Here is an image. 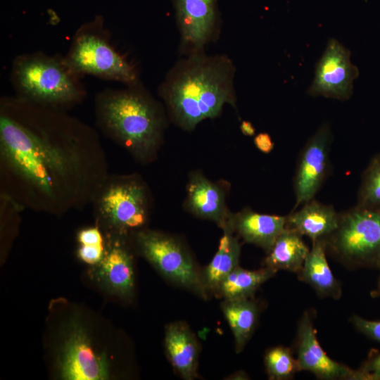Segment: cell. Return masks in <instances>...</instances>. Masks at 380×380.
I'll list each match as a JSON object with an SVG mask.
<instances>
[{"instance_id":"6da1fadb","label":"cell","mask_w":380,"mask_h":380,"mask_svg":"<svg viewBox=\"0 0 380 380\" xmlns=\"http://www.w3.org/2000/svg\"><path fill=\"white\" fill-rule=\"evenodd\" d=\"M110 174L95 129L63 108L1 99L0 193L60 216L91 205Z\"/></svg>"},{"instance_id":"7a4b0ae2","label":"cell","mask_w":380,"mask_h":380,"mask_svg":"<svg viewBox=\"0 0 380 380\" xmlns=\"http://www.w3.org/2000/svg\"><path fill=\"white\" fill-rule=\"evenodd\" d=\"M234 74V65L225 55L188 54L167 73L159 95L174 122L190 131L217 117L226 103L235 106Z\"/></svg>"},{"instance_id":"3957f363","label":"cell","mask_w":380,"mask_h":380,"mask_svg":"<svg viewBox=\"0 0 380 380\" xmlns=\"http://www.w3.org/2000/svg\"><path fill=\"white\" fill-rule=\"evenodd\" d=\"M98 129L138 163L153 161L161 144L165 118L160 104L139 82L122 89H105L96 96Z\"/></svg>"},{"instance_id":"277c9868","label":"cell","mask_w":380,"mask_h":380,"mask_svg":"<svg viewBox=\"0 0 380 380\" xmlns=\"http://www.w3.org/2000/svg\"><path fill=\"white\" fill-rule=\"evenodd\" d=\"M78 76L64 58L42 53L17 57L11 74L18 97L65 110L80 103L84 97Z\"/></svg>"},{"instance_id":"5b68a950","label":"cell","mask_w":380,"mask_h":380,"mask_svg":"<svg viewBox=\"0 0 380 380\" xmlns=\"http://www.w3.org/2000/svg\"><path fill=\"white\" fill-rule=\"evenodd\" d=\"M96 224L106 239H125L143 229L149 215L146 184L137 175L110 174L91 203Z\"/></svg>"},{"instance_id":"8992f818","label":"cell","mask_w":380,"mask_h":380,"mask_svg":"<svg viewBox=\"0 0 380 380\" xmlns=\"http://www.w3.org/2000/svg\"><path fill=\"white\" fill-rule=\"evenodd\" d=\"M323 241L327 252L348 269L380 270V208L356 205L341 213L337 228Z\"/></svg>"},{"instance_id":"52a82bcc","label":"cell","mask_w":380,"mask_h":380,"mask_svg":"<svg viewBox=\"0 0 380 380\" xmlns=\"http://www.w3.org/2000/svg\"><path fill=\"white\" fill-rule=\"evenodd\" d=\"M64 59L77 75H91L127 85L139 82L134 65L113 46L99 19L80 27Z\"/></svg>"},{"instance_id":"ba28073f","label":"cell","mask_w":380,"mask_h":380,"mask_svg":"<svg viewBox=\"0 0 380 380\" xmlns=\"http://www.w3.org/2000/svg\"><path fill=\"white\" fill-rule=\"evenodd\" d=\"M134 241L144 257L172 282L205 297L203 277L183 246L167 234L141 229Z\"/></svg>"},{"instance_id":"9c48e42d","label":"cell","mask_w":380,"mask_h":380,"mask_svg":"<svg viewBox=\"0 0 380 380\" xmlns=\"http://www.w3.org/2000/svg\"><path fill=\"white\" fill-rule=\"evenodd\" d=\"M332 133L324 122L308 139L301 150L293 177L295 205L293 210L314 199L330 169L329 152Z\"/></svg>"},{"instance_id":"30bf717a","label":"cell","mask_w":380,"mask_h":380,"mask_svg":"<svg viewBox=\"0 0 380 380\" xmlns=\"http://www.w3.org/2000/svg\"><path fill=\"white\" fill-rule=\"evenodd\" d=\"M358 68L350 61V51L334 38H330L315 65L314 80L308 90L312 96L339 101L350 98Z\"/></svg>"},{"instance_id":"8fae6325","label":"cell","mask_w":380,"mask_h":380,"mask_svg":"<svg viewBox=\"0 0 380 380\" xmlns=\"http://www.w3.org/2000/svg\"><path fill=\"white\" fill-rule=\"evenodd\" d=\"M296 348L300 372H311L321 380H360L357 369L335 361L323 350L310 310L305 311L298 322Z\"/></svg>"},{"instance_id":"7c38bea8","label":"cell","mask_w":380,"mask_h":380,"mask_svg":"<svg viewBox=\"0 0 380 380\" xmlns=\"http://www.w3.org/2000/svg\"><path fill=\"white\" fill-rule=\"evenodd\" d=\"M174 6L181 49L187 55L202 51L217 34V0H174Z\"/></svg>"},{"instance_id":"4fadbf2b","label":"cell","mask_w":380,"mask_h":380,"mask_svg":"<svg viewBox=\"0 0 380 380\" xmlns=\"http://www.w3.org/2000/svg\"><path fill=\"white\" fill-rule=\"evenodd\" d=\"M59 369L61 376L68 380H101L108 377L105 355L94 350L86 331L77 322L70 328Z\"/></svg>"},{"instance_id":"5bb4252c","label":"cell","mask_w":380,"mask_h":380,"mask_svg":"<svg viewBox=\"0 0 380 380\" xmlns=\"http://www.w3.org/2000/svg\"><path fill=\"white\" fill-rule=\"evenodd\" d=\"M186 206L196 216L213 221L222 228L229 222L231 213L226 207L224 190L201 173L190 177Z\"/></svg>"},{"instance_id":"9a60e30c","label":"cell","mask_w":380,"mask_h":380,"mask_svg":"<svg viewBox=\"0 0 380 380\" xmlns=\"http://www.w3.org/2000/svg\"><path fill=\"white\" fill-rule=\"evenodd\" d=\"M229 224L245 242L260 247L267 253L286 228V216L261 214L246 208L231 213Z\"/></svg>"},{"instance_id":"2e32d148","label":"cell","mask_w":380,"mask_h":380,"mask_svg":"<svg viewBox=\"0 0 380 380\" xmlns=\"http://www.w3.org/2000/svg\"><path fill=\"white\" fill-rule=\"evenodd\" d=\"M340 213L331 205L312 199L286 216V227L312 241L324 240L337 228Z\"/></svg>"},{"instance_id":"e0dca14e","label":"cell","mask_w":380,"mask_h":380,"mask_svg":"<svg viewBox=\"0 0 380 380\" xmlns=\"http://www.w3.org/2000/svg\"><path fill=\"white\" fill-rule=\"evenodd\" d=\"M105 255L99 264V273L106 284L120 296L132 294L134 286L132 258L125 239L107 240Z\"/></svg>"},{"instance_id":"ac0fdd59","label":"cell","mask_w":380,"mask_h":380,"mask_svg":"<svg viewBox=\"0 0 380 380\" xmlns=\"http://www.w3.org/2000/svg\"><path fill=\"white\" fill-rule=\"evenodd\" d=\"M165 350L172 366L186 380L195 379L198 356V344L190 329L177 322L166 327Z\"/></svg>"},{"instance_id":"d6986e66","label":"cell","mask_w":380,"mask_h":380,"mask_svg":"<svg viewBox=\"0 0 380 380\" xmlns=\"http://www.w3.org/2000/svg\"><path fill=\"white\" fill-rule=\"evenodd\" d=\"M327 250L322 239L312 242V248L304 261L298 279L310 285L321 298L338 300L342 295V286L329 267Z\"/></svg>"},{"instance_id":"ffe728a7","label":"cell","mask_w":380,"mask_h":380,"mask_svg":"<svg viewBox=\"0 0 380 380\" xmlns=\"http://www.w3.org/2000/svg\"><path fill=\"white\" fill-rule=\"evenodd\" d=\"M310 249L302 235L286 227L267 253L264 265L277 272L285 270L297 274L301 270Z\"/></svg>"},{"instance_id":"44dd1931","label":"cell","mask_w":380,"mask_h":380,"mask_svg":"<svg viewBox=\"0 0 380 380\" xmlns=\"http://www.w3.org/2000/svg\"><path fill=\"white\" fill-rule=\"evenodd\" d=\"M222 229L224 234L220 241L218 250L202 276L206 291L217 293L222 281L239 266L240 243L234 236V231L229 222Z\"/></svg>"},{"instance_id":"7402d4cb","label":"cell","mask_w":380,"mask_h":380,"mask_svg":"<svg viewBox=\"0 0 380 380\" xmlns=\"http://www.w3.org/2000/svg\"><path fill=\"white\" fill-rule=\"evenodd\" d=\"M222 309L234 337L235 350L240 353L255 328L259 315L258 304L251 298L225 300Z\"/></svg>"},{"instance_id":"603a6c76","label":"cell","mask_w":380,"mask_h":380,"mask_svg":"<svg viewBox=\"0 0 380 380\" xmlns=\"http://www.w3.org/2000/svg\"><path fill=\"white\" fill-rule=\"evenodd\" d=\"M276 272L267 267L248 270L238 266L222 281L217 293L225 300L252 298L258 288Z\"/></svg>"},{"instance_id":"cb8c5ba5","label":"cell","mask_w":380,"mask_h":380,"mask_svg":"<svg viewBox=\"0 0 380 380\" xmlns=\"http://www.w3.org/2000/svg\"><path fill=\"white\" fill-rule=\"evenodd\" d=\"M268 378L272 380H288L300 372L296 358L290 348L277 346L269 348L264 357Z\"/></svg>"},{"instance_id":"d4e9b609","label":"cell","mask_w":380,"mask_h":380,"mask_svg":"<svg viewBox=\"0 0 380 380\" xmlns=\"http://www.w3.org/2000/svg\"><path fill=\"white\" fill-rule=\"evenodd\" d=\"M356 205L380 208V153L371 159L362 172Z\"/></svg>"},{"instance_id":"484cf974","label":"cell","mask_w":380,"mask_h":380,"mask_svg":"<svg viewBox=\"0 0 380 380\" xmlns=\"http://www.w3.org/2000/svg\"><path fill=\"white\" fill-rule=\"evenodd\" d=\"M107 241L103 244H80L77 255L88 265H99L105 255Z\"/></svg>"},{"instance_id":"4316f807","label":"cell","mask_w":380,"mask_h":380,"mask_svg":"<svg viewBox=\"0 0 380 380\" xmlns=\"http://www.w3.org/2000/svg\"><path fill=\"white\" fill-rule=\"evenodd\" d=\"M357 370L360 380H380V352L370 350L367 360Z\"/></svg>"},{"instance_id":"83f0119b","label":"cell","mask_w":380,"mask_h":380,"mask_svg":"<svg viewBox=\"0 0 380 380\" xmlns=\"http://www.w3.org/2000/svg\"><path fill=\"white\" fill-rule=\"evenodd\" d=\"M350 322L358 331L380 343V321L369 320L353 315L350 317Z\"/></svg>"},{"instance_id":"f1b7e54d","label":"cell","mask_w":380,"mask_h":380,"mask_svg":"<svg viewBox=\"0 0 380 380\" xmlns=\"http://www.w3.org/2000/svg\"><path fill=\"white\" fill-rule=\"evenodd\" d=\"M253 142L259 151L267 154L270 153L274 146L270 135L266 132L258 134L255 137Z\"/></svg>"},{"instance_id":"f546056e","label":"cell","mask_w":380,"mask_h":380,"mask_svg":"<svg viewBox=\"0 0 380 380\" xmlns=\"http://www.w3.org/2000/svg\"><path fill=\"white\" fill-rule=\"evenodd\" d=\"M241 132L246 136H253L255 134V129L253 124L247 120L241 122L240 125Z\"/></svg>"},{"instance_id":"4dcf8cb0","label":"cell","mask_w":380,"mask_h":380,"mask_svg":"<svg viewBox=\"0 0 380 380\" xmlns=\"http://www.w3.org/2000/svg\"><path fill=\"white\" fill-rule=\"evenodd\" d=\"M373 294L376 296H380V276L378 280L376 289L373 292Z\"/></svg>"}]
</instances>
